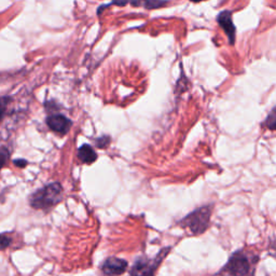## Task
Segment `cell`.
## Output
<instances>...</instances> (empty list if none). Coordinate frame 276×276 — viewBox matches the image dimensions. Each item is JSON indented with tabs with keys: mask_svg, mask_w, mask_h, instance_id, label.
<instances>
[{
	"mask_svg": "<svg viewBox=\"0 0 276 276\" xmlns=\"http://www.w3.org/2000/svg\"><path fill=\"white\" fill-rule=\"evenodd\" d=\"M217 21H218L219 25H220V26L222 27V29L224 30V33L227 34L231 45H234V42H235V26L233 24V21H232L231 11L225 10V11L221 12V13L218 15Z\"/></svg>",
	"mask_w": 276,
	"mask_h": 276,
	"instance_id": "obj_7",
	"label": "cell"
},
{
	"mask_svg": "<svg viewBox=\"0 0 276 276\" xmlns=\"http://www.w3.org/2000/svg\"><path fill=\"white\" fill-rule=\"evenodd\" d=\"M5 105H7V100H5V99L0 100V121H1V119H2V117H3Z\"/></svg>",
	"mask_w": 276,
	"mask_h": 276,
	"instance_id": "obj_14",
	"label": "cell"
},
{
	"mask_svg": "<svg viewBox=\"0 0 276 276\" xmlns=\"http://www.w3.org/2000/svg\"><path fill=\"white\" fill-rule=\"evenodd\" d=\"M10 153L8 151V149L5 147H0V169L3 167V165L7 163L9 160Z\"/></svg>",
	"mask_w": 276,
	"mask_h": 276,
	"instance_id": "obj_11",
	"label": "cell"
},
{
	"mask_svg": "<svg viewBox=\"0 0 276 276\" xmlns=\"http://www.w3.org/2000/svg\"><path fill=\"white\" fill-rule=\"evenodd\" d=\"M211 216V207L203 206L192 211L191 214L185 217L179 222V225L183 229L189 231L192 235H200L204 233L209 225V220Z\"/></svg>",
	"mask_w": 276,
	"mask_h": 276,
	"instance_id": "obj_2",
	"label": "cell"
},
{
	"mask_svg": "<svg viewBox=\"0 0 276 276\" xmlns=\"http://www.w3.org/2000/svg\"><path fill=\"white\" fill-rule=\"evenodd\" d=\"M11 244V238L5 234H0V250L8 248Z\"/></svg>",
	"mask_w": 276,
	"mask_h": 276,
	"instance_id": "obj_12",
	"label": "cell"
},
{
	"mask_svg": "<svg viewBox=\"0 0 276 276\" xmlns=\"http://www.w3.org/2000/svg\"><path fill=\"white\" fill-rule=\"evenodd\" d=\"M256 260L242 250L230 257L227 265L222 269V273L228 276H254Z\"/></svg>",
	"mask_w": 276,
	"mask_h": 276,
	"instance_id": "obj_1",
	"label": "cell"
},
{
	"mask_svg": "<svg viewBox=\"0 0 276 276\" xmlns=\"http://www.w3.org/2000/svg\"><path fill=\"white\" fill-rule=\"evenodd\" d=\"M78 156L80 161L85 164H91V163L95 162L97 159V154L94 151L93 148L89 145H83L82 147L79 148Z\"/></svg>",
	"mask_w": 276,
	"mask_h": 276,
	"instance_id": "obj_9",
	"label": "cell"
},
{
	"mask_svg": "<svg viewBox=\"0 0 276 276\" xmlns=\"http://www.w3.org/2000/svg\"><path fill=\"white\" fill-rule=\"evenodd\" d=\"M112 3L117 5H124L131 3L135 7H143L146 9H156L166 3L165 0H112Z\"/></svg>",
	"mask_w": 276,
	"mask_h": 276,
	"instance_id": "obj_8",
	"label": "cell"
},
{
	"mask_svg": "<svg viewBox=\"0 0 276 276\" xmlns=\"http://www.w3.org/2000/svg\"><path fill=\"white\" fill-rule=\"evenodd\" d=\"M193 2H200V1H204V0H191Z\"/></svg>",
	"mask_w": 276,
	"mask_h": 276,
	"instance_id": "obj_16",
	"label": "cell"
},
{
	"mask_svg": "<svg viewBox=\"0 0 276 276\" xmlns=\"http://www.w3.org/2000/svg\"><path fill=\"white\" fill-rule=\"evenodd\" d=\"M62 191L63 189L60 184H50L43 187L42 189L36 191L30 197V205L36 209L51 208L62 199Z\"/></svg>",
	"mask_w": 276,
	"mask_h": 276,
	"instance_id": "obj_3",
	"label": "cell"
},
{
	"mask_svg": "<svg viewBox=\"0 0 276 276\" xmlns=\"http://www.w3.org/2000/svg\"><path fill=\"white\" fill-rule=\"evenodd\" d=\"M48 127L59 134H66L71 128V121L62 115H54L47 119Z\"/></svg>",
	"mask_w": 276,
	"mask_h": 276,
	"instance_id": "obj_6",
	"label": "cell"
},
{
	"mask_svg": "<svg viewBox=\"0 0 276 276\" xmlns=\"http://www.w3.org/2000/svg\"><path fill=\"white\" fill-rule=\"evenodd\" d=\"M263 125H265L267 129L271 130V131L276 130V107L271 112H270L269 116L266 119L265 123H263Z\"/></svg>",
	"mask_w": 276,
	"mask_h": 276,
	"instance_id": "obj_10",
	"label": "cell"
},
{
	"mask_svg": "<svg viewBox=\"0 0 276 276\" xmlns=\"http://www.w3.org/2000/svg\"><path fill=\"white\" fill-rule=\"evenodd\" d=\"M14 163H15V165L18 166V167H24L25 165L27 164V162L25 160H16Z\"/></svg>",
	"mask_w": 276,
	"mask_h": 276,
	"instance_id": "obj_15",
	"label": "cell"
},
{
	"mask_svg": "<svg viewBox=\"0 0 276 276\" xmlns=\"http://www.w3.org/2000/svg\"><path fill=\"white\" fill-rule=\"evenodd\" d=\"M127 268H128L127 261L120 258H116V257H111V258H108L104 262L102 270L105 275L118 276L123 274Z\"/></svg>",
	"mask_w": 276,
	"mask_h": 276,
	"instance_id": "obj_5",
	"label": "cell"
},
{
	"mask_svg": "<svg viewBox=\"0 0 276 276\" xmlns=\"http://www.w3.org/2000/svg\"><path fill=\"white\" fill-rule=\"evenodd\" d=\"M108 143H109V137H107V136H104L102 138H99V139H97V146L100 148L106 147Z\"/></svg>",
	"mask_w": 276,
	"mask_h": 276,
	"instance_id": "obj_13",
	"label": "cell"
},
{
	"mask_svg": "<svg viewBox=\"0 0 276 276\" xmlns=\"http://www.w3.org/2000/svg\"><path fill=\"white\" fill-rule=\"evenodd\" d=\"M171 248H165L156 256V258L152 261L140 260L138 261L134 268L132 269L131 276H154L156 269L160 266L161 261L165 258L167 253Z\"/></svg>",
	"mask_w": 276,
	"mask_h": 276,
	"instance_id": "obj_4",
	"label": "cell"
}]
</instances>
